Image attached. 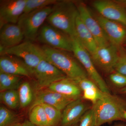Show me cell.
Masks as SVG:
<instances>
[{"instance_id": "1", "label": "cell", "mask_w": 126, "mask_h": 126, "mask_svg": "<svg viewBox=\"0 0 126 126\" xmlns=\"http://www.w3.org/2000/svg\"><path fill=\"white\" fill-rule=\"evenodd\" d=\"M96 119V126L124 119L126 101L110 93H105L101 99L92 104Z\"/></svg>"}, {"instance_id": "2", "label": "cell", "mask_w": 126, "mask_h": 126, "mask_svg": "<svg viewBox=\"0 0 126 126\" xmlns=\"http://www.w3.org/2000/svg\"><path fill=\"white\" fill-rule=\"evenodd\" d=\"M78 14L77 5L71 1H58L47 19L50 25L67 34L76 36L75 21Z\"/></svg>"}, {"instance_id": "3", "label": "cell", "mask_w": 126, "mask_h": 126, "mask_svg": "<svg viewBox=\"0 0 126 126\" xmlns=\"http://www.w3.org/2000/svg\"><path fill=\"white\" fill-rule=\"evenodd\" d=\"M41 47L46 60L62 71L68 78L76 81L88 78L86 71L78 63L76 58L68 52L44 45Z\"/></svg>"}, {"instance_id": "4", "label": "cell", "mask_w": 126, "mask_h": 126, "mask_svg": "<svg viewBox=\"0 0 126 126\" xmlns=\"http://www.w3.org/2000/svg\"><path fill=\"white\" fill-rule=\"evenodd\" d=\"M53 10V6L23 14L20 16L17 24L23 32L26 41L36 40L40 30Z\"/></svg>"}, {"instance_id": "5", "label": "cell", "mask_w": 126, "mask_h": 126, "mask_svg": "<svg viewBox=\"0 0 126 126\" xmlns=\"http://www.w3.org/2000/svg\"><path fill=\"white\" fill-rule=\"evenodd\" d=\"M72 52L74 56L78 60L90 79L96 84L102 92L110 93L106 82L97 71L91 55L81 44L76 36L71 37Z\"/></svg>"}, {"instance_id": "6", "label": "cell", "mask_w": 126, "mask_h": 126, "mask_svg": "<svg viewBox=\"0 0 126 126\" xmlns=\"http://www.w3.org/2000/svg\"><path fill=\"white\" fill-rule=\"evenodd\" d=\"M0 54L17 56L33 70L41 60L45 59L42 47L29 41H26L11 48L0 50Z\"/></svg>"}, {"instance_id": "7", "label": "cell", "mask_w": 126, "mask_h": 126, "mask_svg": "<svg viewBox=\"0 0 126 126\" xmlns=\"http://www.w3.org/2000/svg\"><path fill=\"white\" fill-rule=\"evenodd\" d=\"M36 40L53 48L72 52L71 37L49 24L43 25L39 31Z\"/></svg>"}, {"instance_id": "8", "label": "cell", "mask_w": 126, "mask_h": 126, "mask_svg": "<svg viewBox=\"0 0 126 126\" xmlns=\"http://www.w3.org/2000/svg\"><path fill=\"white\" fill-rule=\"evenodd\" d=\"M33 76L40 88L48 87L55 82L67 78L62 71L45 59L33 70Z\"/></svg>"}, {"instance_id": "9", "label": "cell", "mask_w": 126, "mask_h": 126, "mask_svg": "<svg viewBox=\"0 0 126 126\" xmlns=\"http://www.w3.org/2000/svg\"><path fill=\"white\" fill-rule=\"evenodd\" d=\"M76 5L79 17L87 29L92 35L98 47L111 44L107 38L98 21L92 15L86 4L83 2H79Z\"/></svg>"}, {"instance_id": "10", "label": "cell", "mask_w": 126, "mask_h": 126, "mask_svg": "<svg viewBox=\"0 0 126 126\" xmlns=\"http://www.w3.org/2000/svg\"><path fill=\"white\" fill-rule=\"evenodd\" d=\"M120 47L111 44L98 47L94 53L91 55L94 64L106 73H111L114 72Z\"/></svg>"}, {"instance_id": "11", "label": "cell", "mask_w": 126, "mask_h": 126, "mask_svg": "<svg viewBox=\"0 0 126 126\" xmlns=\"http://www.w3.org/2000/svg\"><path fill=\"white\" fill-rule=\"evenodd\" d=\"M101 25L110 44L122 47L126 40V26L121 23L103 17L100 15L95 17Z\"/></svg>"}, {"instance_id": "12", "label": "cell", "mask_w": 126, "mask_h": 126, "mask_svg": "<svg viewBox=\"0 0 126 126\" xmlns=\"http://www.w3.org/2000/svg\"><path fill=\"white\" fill-rule=\"evenodd\" d=\"M26 0H2L0 1V27L7 24H17L24 14Z\"/></svg>"}, {"instance_id": "13", "label": "cell", "mask_w": 126, "mask_h": 126, "mask_svg": "<svg viewBox=\"0 0 126 126\" xmlns=\"http://www.w3.org/2000/svg\"><path fill=\"white\" fill-rule=\"evenodd\" d=\"M93 5L103 17L126 26V9L116 1H95Z\"/></svg>"}, {"instance_id": "14", "label": "cell", "mask_w": 126, "mask_h": 126, "mask_svg": "<svg viewBox=\"0 0 126 126\" xmlns=\"http://www.w3.org/2000/svg\"><path fill=\"white\" fill-rule=\"evenodd\" d=\"M0 72L28 78L33 76V70L21 59L11 55H0Z\"/></svg>"}, {"instance_id": "15", "label": "cell", "mask_w": 126, "mask_h": 126, "mask_svg": "<svg viewBox=\"0 0 126 126\" xmlns=\"http://www.w3.org/2000/svg\"><path fill=\"white\" fill-rule=\"evenodd\" d=\"M91 108L81 98L74 100L63 110L61 126H69L79 123L84 113Z\"/></svg>"}, {"instance_id": "16", "label": "cell", "mask_w": 126, "mask_h": 126, "mask_svg": "<svg viewBox=\"0 0 126 126\" xmlns=\"http://www.w3.org/2000/svg\"><path fill=\"white\" fill-rule=\"evenodd\" d=\"M73 101L59 93L47 89L41 90L37 93L29 110L36 105L46 104L61 111Z\"/></svg>"}, {"instance_id": "17", "label": "cell", "mask_w": 126, "mask_h": 126, "mask_svg": "<svg viewBox=\"0 0 126 126\" xmlns=\"http://www.w3.org/2000/svg\"><path fill=\"white\" fill-rule=\"evenodd\" d=\"M24 39L23 32L17 24H7L0 27V50L18 45Z\"/></svg>"}, {"instance_id": "18", "label": "cell", "mask_w": 126, "mask_h": 126, "mask_svg": "<svg viewBox=\"0 0 126 126\" xmlns=\"http://www.w3.org/2000/svg\"><path fill=\"white\" fill-rule=\"evenodd\" d=\"M47 89L73 100L81 98L82 93L77 82L68 78L55 82Z\"/></svg>"}, {"instance_id": "19", "label": "cell", "mask_w": 126, "mask_h": 126, "mask_svg": "<svg viewBox=\"0 0 126 126\" xmlns=\"http://www.w3.org/2000/svg\"><path fill=\"white\" fill-rule=\"evenodd\" d=\"M76 37L91 55L98 47L95 40L78 14L75 21Z\"/></svg>"}, {"instance_id": "20", "label": "cell", "mask_w": 126, "mask_h": 126, "mask_svg": "<svg viewBox=\"0 0 126 126\" xmlns=\"http://www.w3.org/2000/svg\"><path fill=\"white\" fill-rule=\"evenodd\" d=\"M21 76L0 72V91L18 90L22 83Z\"/></svg>"}, {"instance_id": "21", "label": "cell", "mask_w": 126, "mask_h": 126, "mask_svg": "<svg viewBox=\"0 0 126 126\" xmlns=\"http://www.w3.org/2000/svg\"><path fill=\"white\" fill-rule=\"evenodd\" d=\"M29 121L38 126H49L44 109L41 104L29 110Z\"/></svg>"}, {"instance_id": "22", "label": "cell", "mask_w": 126, "mask_h": 126, "mask_svg": "<svg viewBox=\"0 0 126 126\" xmlns=\"http://www.w3.org/2000/svg\"><path fill=\"white\" fill-rule=\"evenodd\" d=\"M20 106L23 108L26 107L31 103L33 94L30 84L27 81L23 82L18 90Z\"/></svg>"}, {"instance_id": "23", "label": "cell", "mask_w": 126, "mask_h": 126, "mask_svg": "<svg viewBox=\"0 0 126 126\" xmlns=\"http://www.w3.org/2000/svg\"><path fill=\"white\" fill-rule=\"evenodd\" d=\"M0 99L8 108L16 109L20 106L18 90H6L0 92Z\"/></svg>"}, {"instance_id": "24", "label": "cell", "mask_w": 126, "mask_h": 126, "mask_svg": "<svg viewBox=\"0 0 126 126\" xmlns=\"http://www.w3.org/2000/svg\"><path fill=\"white\" fill-rule=\"evenodd\" d=\"M40 104L44 109L49 126H57L61 123L62 116L61 111L46 104Z\"/></svg>"}, {"instance_id": "25", "label": "cell", "mask_w": 126, "mask_h": 126, "mask_svg": "<svg viewBox=\"0 0 126 126\" xmlns=\"http://www.w3.org/2000/svg\"><path fill=\"white\" fill-rule=\"evenodd\" d=\"M59 0H26L24 14H27L54 5Z\"/></svg>"}, {"instance_id": "26", "label": "cell", "mask_w": 126, "mask_h": 126, "mask_svg": "<svg viewBox=\"0 0 126 126\" xmlns=\"http://www.w3.org/2000/svg\"><path fill=\"white\" fill-rule=\"evenodd\" d=\"M15 114L5 106L0 107V126H11L17 123Z\"/></svg>"}, {"instance_id": "27", "label": "cell", "mask_w": 126, "mask_h": 126, "mask_svg": "<svg viewBox=\"0 0 126 126\" xmlns=\"http://www.w3.org/2000/svg\"><path fill=\"white\" fill-rule=\"evenodd\" d=\"M105 93L98 87L89 88L82 91V98L91 102L93 104L101 99Z\"/></svg>"}, {"instance_id": "28", "label": "cell", "mask_w": 126, "mask_h": 126, "mask_svg": "<svg viewBox=\"0 0 126 126\" xmlns=\"http://www.w3.org/2000/svg\"><path fill=\"white\" fill-rule=\"evenodd\" d=\"M114 71L126 76V50L122 46L119 48V56L114 67Z\"/></svg>"}, {"instance_id": "29", "label": "cell", "mask_w": 126, "mask_h": 126, "mask_svg": "<svg viewBox=\"0 0 126 126\" xmlns=\"http://www.w3.org/2000/svg\"><path fill=\"white\" fill-rule=\"evenodd\" d=\"M78 126H96V119L93 109L88 110L81 118Z\"/></svg>"}, {"instance_id": "30", "label": "cell", "mask_w": 126, "mask_h": 126, "mask_svg": "<svg viewBox=\"0 0 126 126\" xmlns=\"http://www.w3.org/2000/svg\"><path fill=\"white\" fill-rule=\"evenodd\" d=\"M110 81L113 85L119 88L126 87V76L118 72L114 71L109 76Z\"/></svg>"}, {"instance_id": "31", "label": "cell", "mask_w": 126, "mask_h": 126, "mask_svg": "<svg viewBox=\"0 0 126 126\" xmlns=\"http://www.w3.org/2000/svg\"><path fill=\"white\" fill-rule=\"evenodd\" d=\"M23 126H38L33 124L29 120H26L22 123Z\"/></svg>"}, {"instance_id": "32", "label": "cell", "mask_w": 126, "mask_h": 126, "mask_svg": "<svg viewBox=\"0 0 126 126\" xmlns=\"http://www.w3.org/2000/svg\"><path fill=\"white\" fill-rule=\"evenodd\" d=\"M120 5L125 7L126 9V0H121L116 1Z\"/></svg>"}, {"instance_id": "33", "label": "cell", "mask_w": 126, "mask_h": 126, "mask_svg": "<svg viewBox=\"0 0 126 126\" xmlns=\"http://www.w3.org/2000/svg\"><path fill=\"white\" fill-rule=\"evenodd\" d=\"M11 126H23L22 123H20L17 122L16 123L13 124Z\"/></svg>"}, {"instance_id": "34", "label": "cell", "mask_w": 126, "mask_h": 126, "mask_svg": "<svg viewBox=\"0 0 126 126\" xmlns=\"http://www.w3.org/2000/svg\"><path fill=\"white\" fill-rule=\"evenodd\" d=\"M121 92L122 93L126 94V87L122 88L121 91Z\"/></svg>"}, {"instance_id": "35", "label": "cell", "mask_w": 126, "mask_h": 126, "mask_svg": "<svg viewBox=\"0 0 126 126\" xmlns=\"http://www.w3.org/2000/svg\"><path fill=\"white\" fill-rule=\"evenodd\" d=\"M124 119H126V111L124 113Z\"/></svg>"}, {"instance_id": "36", "label": "cell", "mask_w": 126, "mask_h": 126, "mask_svg": "<svg viewBox=\"0 0 126 126\" xmlns=\"http://www.w3.org/2000/svg\"><path fill=\"white\" fill-rule=\"evenodd\" d=\"M112 126H126V125H117Z\"/></svg>"}, {"instance_id": "37", "label": "cell", "mask_w": 126, "mask_h": 126, "mask_svg": "<svg viewBox=\"0 0 126 126\" xmlns=\"http://www.w3.org/2000/svg\"><path fill=\"white\" fill-rule=\"evenodd\" d=\"M79 124V123H77V124H74V125H72V126H78Z\"/></svg>"}, {"instance_id": "38", "label": "cell", "mask_w": 126, "mask_h": 126, "mask_svg": "<svg viewBox=\"0 0 126 126\" xmlns=\"http://www.w3.org/2000/svg\"><path fill=\"white\" fill-rule=\"evenodd\" d=\"M124 44H126V41H125V43H124Z\"/></svg>"}]
</instances>
